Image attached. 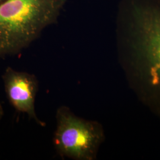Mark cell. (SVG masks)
I'll use <instances>...</instances> for the list:
<instances>
[{"instance_id": "obj_1", "label": "cell", "mask_w": 160, "mask_h": 160, "mask_svg": "<svg viewBox=\"0 0 160 160\" xmlns=\"http://www.w3.org/2000/svg\"><path fill=\"white\" fill-rule=\"evenodd\" d=\"M118 16L130 35L151 97L160 104V0H121Z\"/></svg>"}, {"instance_id": "obj_2", "label": "cell", "mask_w": 160, "mask_h": 160, "mask_svg": "<svg viewBox=\"0 0 160 160\" xmlns=\"http://www.w3.org/2000/svg\"><path fill=\"white\" fill-rule=\"evenodd\" d=\"M67 0H6L0 4V58L19 54L57 22Z\"/></svg>"}, {"instance_id": "obj_3", "label": "cell", "mask_w": 160, "mask_h": 160, "mask_svg": "<svg viewBox=\"0 0 160 160\" xmlns=\"http://www.w3.org/2000/svg\"><path fill=\"white\" fill-rule=\"evenodd\" d=\"M54 145L59 154L75 160H92L102 134L96 125L75 116L66 107L58 110Z\"/></svg>"}, {"instance_id": "obj_4", "label": "cell", "mask_w": 160, "mask_h": 160, "mask_svg": "<svg viewBox=\"0 0 160 160\" xmlns=\"http://www.w3.org/2000/svg\"><path fill=\"white\" fill-rule=\"evenodd\" d=\"M2 79L7 97L14 109L27 114L38 125L45 126L35 110V100L39 89L37 77L33 74L7 67L2 75Z\"/></svg>"}, {"instance_id": "obj_5", "label": "cell", "mask_w": 160, "mask_h": 160, "mask_svg": "<svg viewBox=\"0 0 160 160\" xmlns=\"http://www.w3.org/2000/svg\"><path fill=\"white\" fill-rule=\"evenodd\" d=\"M4 109H3V108H2V106L1 103L0 102V120H1V119L2 118V117H3V116H4Z\"/></svg>"}, {"instance_id": "obj_6", "label": "cell", "mask_w": 160, "mask_h": 160, "mask_svg": "<svg viewBox=\"0 0 160 160\" xmlns=\"http://www.w3.org/2000/svg\"><path fill=\"white\" fill-rule=\"evenodd\" d=\"M6 0H0V4H1L2 2H4Z\"/></svg>"}]
</instances>
